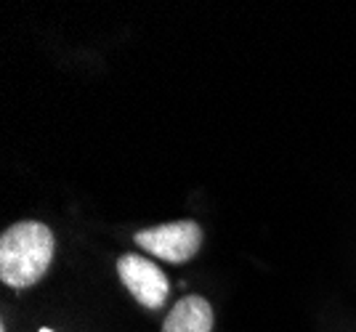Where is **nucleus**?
Returning <instances> with one entry per match:
<instances>
[{"instance_id":"nucleus-1","label":"nucleus","mask_w":356,"mask_h":332,"mask_svg":"<svg viewBox=\"0 0 356 332\" xmlns=\"http://www.w3.org/2000/svg\"><path fill=\"white\" fill-rule=\"evenodd\" d=\"M54 250V231L40 221L8 226L0 237V279L8 287L35 285L48 272Z\"/></svg>"},{"instance_id":"nucleus-2","label":"nucleus","mask_w":356,"mask_h":332,"mask_svg":"<svg viewBox=\"0 0 356 332\" xmlns=\"http://www.w3.org/2000/svg\"><path fill=\"white\" fill-rule=\"evenodd\" d=\"M136 244H141L147 253L163 258L168 263H186L189 258L197 256L202 244V229L194 221H173L138 231Z\"/></svg>"},{"instance_id":"nucleus-3","label":"nucleus","mask_w":356,"mask_h":332,"mask_svg":"<svg viewBox=\"0 0 356 332\" xmlns=\"http://www.w3.org/2000/svg\"><path fill=\"white\" fill-rule=\"evenodd\" d=\"M118 274L122 279V285L128 287V292L141 306H147V308L165 306L168 295H170V282H168V276H165V272L157 263H152L144 256L125 253L118 260Z\"/></svg>"},{"instance_id":"nucleus-4","label":"nucleus","mask_w":356,"mask_h":332,"mask_svg":"<svg viewBox=\"0 0 356 332\" xmlns=\"http://www.w3.org/2000/svg\"><path fill=\"white\" fill-rule=\"evenodd\" d=\"M213 330V308L200 295H186L170 308L165 317L163 332H210Z\"/></svg>"},{"instance_id":"nucleus-5","label":"nucleus","mask_w":356,"mask_h":332,"mask_svg":"<svg viewBox=\"0 0 356 332\" xmlns=\"http://www.w3.org/2000/svg\"><path fill=\"white\" fill-rule=\"evenodd\" d=\"M40 332H54V330H48V327H43V330H40Z\"/></svg>"}]
</instances>
